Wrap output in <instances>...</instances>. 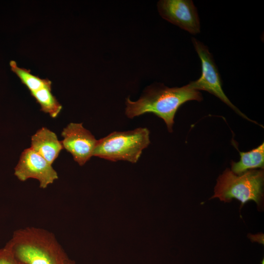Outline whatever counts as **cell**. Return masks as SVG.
I'll return each mask as SVG.
<instances>
[{
  "label": "cell",
  "mask_w": 264,
  "mask_h": 264,
  "mask_svg": "<svg viewBox=\"0 0 264 264\" xmlns=\"http://www.w3.org/2000/svg\"><path fill=\"white\" fill-rule=\"evenodd\" d=\"M4 247L24 264H75L54 235L40 228L15 231Z\"/></svg>",
  "instance_id": "1"
},
{
  "label": "cell",
  "mask_w": 264,
  "mask_h": 264,
  "mask_svg": "<svg viewBox=\"0 0 264 264\" xmlns=\"http://www.w3.org/2000/svg\"><path fill=\"white\" fill-rule=\"evenodd\" d=\"M264 175L263 170H248L241 175L235 174L226 169L220 176L211 198H219L224 202L236 199L241 202V207L249 200L260 206L263 199Z\"/></svg>",
  "instance_id": "4"
},
{
  "label": "cell",
  "mask_w": 264,
  "mask_h": 264,
  "mask_svg": "<svg viewBox=\"0 0 264 264\" xmlns=\"http://www.w3.org/2000/svg\"><path fill=\"white\" fill-rule=\"evenodd\" d=\"M192 41L201 61V75L199 79L191 81L188 85L195 90L207 91L214 95L241 116L249 120L224 93L218 67L207 47L196 38H192Z\"/></svg>",
  "instance_id": "5"
},
{
  "label": "cell",
  "mask_w": 264,
  "mask_h": 264,
  "mask_svg": "<svg viewBox=\"0 0 264 264\" xmlns=\"http://www.w3.org/2000/svg\"><path fill=\"white\" fill-rule=\"evenodd\" d=\"M11 69L20 78L30 92L44 88L51 87L52 82L47 79H42L31 73L30 69L20 67L15 61L10 62Z\"/></svg>",
  "instance_id": "11"
},
{
  "label": "cell",
  "mask_w": 264,
  "mask_h": 264,
  "mask_svg": "<svg viewBox=\"0 0 264 264\" xmlns=\"http://www.w3.org/2000/svg\"><path fill=\"white\" fill-rule=\"evenodd\" d=\"M30 148L51 165L64 149L56 134L45 127L40 129L32 136Z\"/></svg>",
  "instance_id": "9"
},
{
  "label": "cell",
  "mask_w": 264,
  "mask_h": 264,
  "mask_svg": "<svg viewBox=\"0 0 264 264\" xmlns=\"http://www.w3.org/2000/svg\"><path fill=\"white\" fill-rule=\"evenodd\" d=\"M14 174L22 181L28 178L37 179L40 187L44 189L58 178L52 165L30 148L22 152Z\"/></svg>",
  "instance_id": "7"
},
{
  "label": "cell",
  "mask_w": 264,
  "mask_h": 264,
  "mask_svg": "<svg viewBox=\"0 0 264 264\" xmlns=\"http://www.w3.org/2000/svg\"><path fill=\"white\" fill-rule=\"evenodd\" d=\"M201 94L188 84L180 88L163 85L150 86L140 98L132 101L126 99L125 113L132 118L146 113H153L165 122L169 132L173 131L174 117L178 108L191 100H202Z\"/></svg>",
  "instance_id": "2"
},
{
  "label": "cell",
  "mask_w": 264,
  "mask_h": 264,
  "mask_svg": "<svg viewBox=\"0 0 264 264\" xmlns=\"http://www.w3.org/2000/svg\"><path fill=\"white\" fill-rule=\"evenodd\" d=\"M160 15L165 20L191 34L200 32L199 17L191 0H161L157 3Z\"/></svg>",
  "instance_id": "6"
},
{
  "label": "cell",
  "mask_w": 264,
  "mask_h": 264,
  "mask_svg": "<svg viewBox=\"0 0 264 264\" xmlns=\"http://www.w3.org/2000/svg\"><path fill=\"white\" fill-rule=\"evenodd\" d=\"M149 134L146 128L113 132L97 140L93 156L113 161L136 163L150 143Z\"/></svg>",
  "instance_id": "3"
},
{
  "label": "cell",
  "mask_w": 264,
  "mask_h": 264,
  "mask_svg": "<svg viewBox=\"0 0 264 264\" xmlns=\"http://www.w3.org/2000/svg\"><path fill=\"white\" fill-rule=\"evenodd\" d=\"M63 148L70 153L80 166L84 165L91 156L97 140L85 129L82 123H71L62 132Z\"/></svg>",
  "instance_id": "8"
},
{
  "label": "cell",
  "mask_w": 264,
  "mask_h": 264,
  "mask_svg": "<svg viewBox=\"0 0 264 264\" xmlns=\"http://www.w3.org/2000/svg\"><path fill=\"white\" fill-rule=\"evenodd\" d=\"M239 152L241 156L240 161L237 162H232L231 164V171L235 174L241 175L249 169L264 168V143L248 152Z\"/></svg>",
  "instance_id": "10"
},
{
  "label": "cell",
  "mask_w": 264,
  "mask_h": 264,
  "mask_svg": "<svg viewBox=\"0 0 264 264\" xmlns=\"http://www.w3.org/2000/svg\"><path fill=\"white\" fill-rule=\"evenodd\" d=\"M30 93L41 106L42 111L52 118H56L60 113L62 106L52 94L51 87L44 88Z\"/></svg>",
  "instance_id": "12"
},
{
  "label": "cell",
  "mask_w": 264,
  "mask_h": 264,
  "mask_svg": "<svg viewBox=\"0 0 264 264\" xmlns=\"http://www.w3.org/2000/svg\"><path fill=\"white\" fill-rule=\"evenodd\" d=\"M262 264H264V263L263 262Z\"/></svg>",
  "instance_id": "14"
},
{
  "label": "cell",
  "mask_w": 264,
  "mask_h": 264,
  "mask_svg": "<svg viewBox=\"0 0 264 264\" xmlns=\"http://www.w3.org/2000/svg\"><path fill=\"white\" fill-rule=\"evenodd\" d=\"M0 264H24L16 259L4 247L0 249Z\"/></svg>",
  "instance_id": "13"
}]
</instances>
